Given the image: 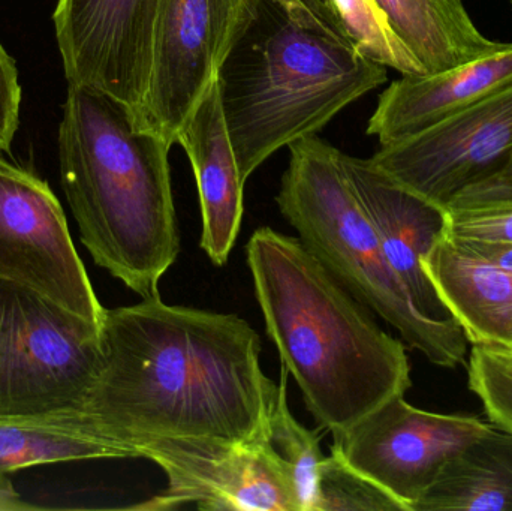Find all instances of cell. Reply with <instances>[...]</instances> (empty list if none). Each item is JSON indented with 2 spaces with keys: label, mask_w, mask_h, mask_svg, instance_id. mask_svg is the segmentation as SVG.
I'll return each mask as SVG.
<instances>
[{
  "label": "cell",
  "mask_w": 512,
  "mask_h": 511,
  "mask_svg": "<svg viewBox=\"0 0 512 511\" xmlns=\"http://www.w3.org/2000/svg\"><path fill=\"white\" fill-rule=\"evenodd\" d=\"M248 266L268 338L333 438L411 389L405 345L381 329L297 237L262 227Z\"/></svg>",
  "instance_id": "cell-2"
},
{
  "label": "cell",
  "mask_w": 512,
  "mask_h": 511,
  "mask_svg": "<svg viewBox=\"0 0 512 511\" xmlns=\"http://www.w3.org/2000/svg\"><path fill=\"white\" fill-rule=\"evenodd\" d=\"M387 81V66L342 21L306 0H259L219 72L228 134L245 182L271 155L313 137L343 108Z\"/></svg>",
  "instance_id": "cell-4"
},
{
  "label": "cell",
  "mask_w": 512,
  "mask_h": 511,
  "mask_svg": "<svg viewBox=\"0 0 512 511\" xmlns=\"http://www.w3.org/2000/svg\"><path fill=\"white\" fill-rule=\"evenodd\" d=\"M313 511H409L405 504L348 464L339 450L322 459Z\"/></svg>",
  "instance_id": "cell-22"
},
{
  "label": "cell",
  "mask_w": 512,
  "mask_h": 511,
  "mask_svg": "<svg viewBox=\"0 0 512 511\" xmlns=\"http://www.w3.org/2000/svg\"><path fill=\"white\" fill-rule=\"evenodd\" d=\"M424 270L448 314L472 345L512 350V273L487 263L445 234Z\"/></svg>",
  "instance_id": "cell-16"
},
{
  "label": "cell",
  "mask_w": 512,
  "mask_h": 511,
  "mask_svg": "<svg viewBox=\"0 0 512 511\" xmlns=\"http://www.w3.org/2000/svg\"><path fill=\"white\" fill-rule=\"evenodd\" d=\"M21 86L14 59L0 42V150L11 152L20 123Z\"/></svg>",
  "instance_id": "cell-25"
},
{
  "label": "cell",
  "mask_w": 512,
  "mask_h": 511,
  "mask_svg": "<svg viewBox=\"0 0 512 511\" xmlns=\"http://www.w3.org/2000/svg\"><path fill=\"white\" fill-rule=\"evenodd\" d=\"M447 236L512 243V185L486 179L463 189L445 206Z\"/></svg>",
  "instance_id": "cell-21"
},
{
  "label": "cell",
  "mask_w": 512,
  "mask_h": 511,
  "mask_svg": "<svg viewBox=\"0 0 512 511\" xmlns=\"http://www.w3.org/2000/svg\"><path fill=\"white\" fill-rule=\"evenodd\" d=\"M489 179L498 180V182L510 183V185H512V158L504 165V167L501 168V170L498 171V173L493 174Z\"/></svg>",
  "instance_id": "cell-29"
},
{
  "label": "cell",
  "mask_w": 512,
  "mask_h": 511,
  "mask_svg": "<svg viewBox=\"0 0 512 511\" xmlns=\"http://www.w3.org/2000/svg\"><path fill=\"white\" fill-rule=\"evenodd\" d=\"M185 149L200 194L201 248L216 266H225L242 227L245 180L228 134L219 78L204 93L177 134Z\"/></svg>",
  "instance_id": "cell-15"
},
{
  "label": "cell",
  "mask_w": 512,
  "mask_h": 511,
  "mask_svg": "<svg viewBox=\"0 0 512 511\" xmlns=\"http://www.w3.org/2000/svg\"><path fill=\"white\" fill-rule=\"evenodd\" d=\"M512 158V86L370 158L391 179L445 207Z\"/></svg>",
  "instance_id": "cell-11"
},
{
  "label": "cell",
  "mask_w": 512,
  "mask_h": 511,
  "mask_svg": "<svg viewBox=\"0 0 512 511\" xmlns=\"http://www.w3.org/2000/svg\"><path fill=\"white\" fill-rule=\"evenodd\" d=\"M414 511H512V434L493 426L466 447Z\"/></svg>",
  "instance_id": "cell-18"
},
{
  "label": "cell",
  "mask_w": 512,
  "mask_h": 511,
  "mask_svg": "<svg viewBox=\"0 0 512 511\" xmlns=\"http://www.w3.org/2000/svg\"><path fill=\"white\" fill-rule=\"evenodd\" d=\"M289 147L276 203L298 239L370 311L433 365L456 369L468 356L465 330L453 317L418 311L394 270L340 164V150L307 137Z\"/></svg>",
  "instance_id": "cell-5"
},
{
  "label": "cell",
  "mask_w": 512,
  "mask_h": 511,
  "mask_svg": "<svg viewBox=\"0 0 512 511\" xmlns=\"http://www.w3.org/2000/svg\"><path fill=\"white\" fill-rule=\"evenodd\" d=\"M451 239V237H450ZM454 240L457 245L487 263L495 264L499 269L512 273V243L511 242H478V240Z\"/></svg>",
  "instance_id": "cell-26"
},
{
  "label": "cell",
  "mask_w": 512,
  "mask_h": 511,
  "mask_svg": "<svg viewBox=\"0 0 512 511\" xmlns=\"http://www.w3.org/2000/svg\"><path fill=\"white\" fill-rule=\"evenodd\" d=\"M162 0H59L53 20L69 86L140 113L152 71Z\"/></svg>",
  "instance_id": "cell-12"
},
{
  "label": "cell",
  "mask_w": 512,
  "mask_h": 511,
  "mask_svg": "<svg viewBox=\"0 0 512 511\" xmlns=\"http://www.w3.org/2000/svg\"><path fill=\"white\" fill-rule=\"evenodd\" d=\"M468 384L490 423L512 434V350L472 345Z\"/></svg>",
  "instance_id": "cell-24"
},
{
  "label": "cell",
  "mask_w": 512,
  "mask_h": 511,
  "mask_svg": "<svg viewBox=\"0 0 512 511\" xmlns=\"http://www.w3.org/2000/svg\"><path fill=\"white\" fill-rule=\"evenodd\" d=\"M512 86V42L504 50L436 74L402 75L379 96L367 134L381 146L420 134Z\"/></svg>",
  "instance_id": "cell-14"
},
{
  "label": "cell",
  "mask_w": 512,
  "mask_h": 511,
  "mask_svg": "<svg viewBox=\"0 0 512 511\" xmlns=\"http://www.w3.org/2000/svg\"><path fill=\"white\" fill-rule=\"evenodd\" d=\"M173 141L98 90L69 86L59 128L63 192L95 263L141 299L180 252Z\"/></svg>",
  "instance_id": "cell-3"
},
{
  "label": "cell",
  "mask_w": 512,
  "mask_h": 511,
  "mask_svg": "<svg viewBox=\"0 0 512 511\" xmlns=\"http://www.w3.org/2000/svg\"><path fill=\"white\" fill-rule=\"evenodd\" d=\"M101 368L80 413L132 458L137 438L264 437L279 384L261 339L239 315L167 305L161 296L105 309Z\"/></svg>",
  "instance_id": "cell-1"
},
{
  "label": "cell",
  "mask_w": 512,
  "mask_h": 511,
  "mask_svg": "<svg viewBox=\"0 0 512 511\" xmlns=\"http://www.w3.org/2000/svg\"><path fill=\"white\" fill-rule=\"evenodd\" d=\"M132 458L155 462L167 486L137 510H171L195 504L200 510L301 511L285 471L264 438L227 443L209 438L146 437L128 443Z\"/></svg>",
  "instance_id": "cell-8"
},
{
  "label": "cell",
  "mask_w": 512,
  "mask_h": 511,
  "mask_svg": "<svg viewBox=\"0 0 512 511\" xmlns=\"http://www.w3.org/2000/svg\"><path fill=\"white\" fill-rule=\"evenodd\" d=\"M102 458H125V453L105 440L80 411L0 419L2 474L36 465Z\"/></svg>",
  "instance_id": "cell-19"
},
{
  "label": "cell",
  "mask_w": 512,
  "mask_h": 511,
  "mask_svg": "<svg viewBox=\"0 0 512 511\" xmlns=\"http://www.w3.org/2000/svg\"><path fill=\"white\" fill-rule=\"evenodd\" d=\"M340 164L418 311L432 320L451 317L423 266L430 249L447 234L445 207L400 185L370 158L340 152Z\"/></svg>",
  "instance_id": "cell-13"
},
{
  "label": "cell",
  "mask_w": 512,
  "mask_h": 511,
  "mask_svg": "<svg viewBox=\"0 0 512 511\" xmlns=\"http://www.w3.org/2000/svg\"><path fill=\"white\" fill-rule=\"evenodd\" d=\"M0 278L101 326L105 308L75 251L62 204L32 171L0 158Z\"/></svg>",
  "instance_id": "cell-9"
},
{
  "label": "cell",
  "mask_w": 512,
  "mask_h": 511,
  "mask_svg": "<svg viewBox=\"0 0 512 511\" xmlns=\"http://www.w3.org/2000/svg\"><path fill=\"white\" fill-rule=\"evenodd\" d=\"M258 6L259 0H162L149 87L138 113L147 125L176 144Z\"/></svg>",
  "instance_id": "cell-7"
},
{
  "label": "cell",
  "mask_w": 512,
  "mask_h": 511,
  "mask_svg": "<svg viewBox=\"0 0 512 511\" xmlns=\"http://www.w3.org/2000/svg\"><path fill=\"white\" fill-rule=\"evenodd\" d=\"M492 428L478 417L420 410L396 396L334 438L333 447L414 511L445 465Z\"/></svg>",
  "instance_id": "cell-10"
},
{
  "label": "cell",
  "mask_w": 512,
  "mask_h": 511,
  "mask_svg": "<svg viewBox=\"0 0 512 511\" xmlns=\"http://www.w3.org/2000/svg\"><path fill=\"white\" fill-rule=\"evenodd\" d=\"M306 2H309L310 5L315 6L316 9H319V11L324 12V14L328 15V17H333L337 18V20H340L339 12H337V8L336 5H334L333 0H306Z\"/></svg>",
  "instance_id": "cell-28"
},
{
  "label": "cell",
  "mask_w": 512,
  "mask_h": 511,
  "mask_svg": "<svg viewBox=\"0 0 512 511\" xmlns=\"http://www.w3.org/2000/svg\"><path fill=\"white\" fill-rule=\"evenodd\" d=\"M352 41L366 56L402 75L427 74L414 54L397 38L375 0H333Z\"/></svg>",
  "instance_id": "cell-23"
},
{
  "label": "cell",
  "mask_w": 512,
  "mask_h": 511,
  "mask_svg": "<svg viewBox=\"0 0 512 511\" xmlns=\"http://www.w3.org/2000/svg\"><path fill=\"white\" fill-rule=\"evenodd\" d=\"M38 509L32 504L24 503L12 486L6 474L0 473V511H24Z\"/></svg>",
  "instance_id": "cell-27"
},
{
  "label": "cell",
  "mask_w": 512,
  "mask_h": 511,
  "mask_svg": "<svg viewBox=\"0 0 512 511\" xmlns=\"http://www.w3.org/2000/svg\"><path fill=\"white\" fill-rule=\"evenodd\" d=\"M286 375L288 371L282 368V381L268 414L262 438L268 452L274 456L277 464L288 476L297 494L301 511H313L318 470L324 456L319 446L318 432L304 428L289 410Z\"/></svg>",
  "instance_id": "cell-20"
},
{
  "label": "cell",
  "mask_w": 512,
  "mask_h": 511,
  "mask_svg": "<svg viewBox=\"0 0 512 511\" xmlns=\"http://www.w3.org/2000/svg\"><path fill=\"white\" fill-rule=\"evenodd\" d=\"M99 368V324L0 278V419L81 411Z\"/></svg>",
  "instance_id": "cell-6"
},
{
  "label": "cell",
  "mask_w": 512,
  "mask_h": 511,
  "mask_svg": "<svg viewBox=\"0 0 512 511\" xmlns=\"http://www.w3.org/2000/svg\"><path fill=\"white\" fill-rule=\"evenodd\" d=\"M397 38L427 74L490 56L510 42L492 41L469 17L462 0H375Z\"/></svg>",
  "instance_id": "cell-17"
}]
</instances>
